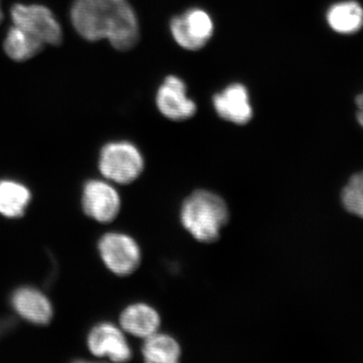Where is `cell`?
I'll return each mask as SVG.
<instances>
[{
  "instance_id": "obj_1",
  "label": "cell",
  "mask_w": 363,
  "mask_h": 363,
  "mask_svg": "<svg viewBox=\"0 0 363 363\" xmlns=\"http://www.w3.org/2000/svg\"><path fill=\"white\" fill-rule=\"evenodd\" d=\"M71 20L81 37L90 42L108 40L119 51L138 40V21L128 0H75Z\"/></svg>"
},
{
  "instance_id": "obj_2",
  "label": "cell",
  "mask_w": 363,
  "mask_h": 363,
  "mask_svg": "<svg viewBox=\"0 0 363 363\" xmlns=\"http://www.w3.org/2000/svg\"><path fill=\"white\" fill-rule=\"evenodd\" d=\"M182 225L200 242L218 240L229 219L226 202L220 196L207 190H198L181 207Z\"/></svg>"
},
{
  "instance_id": "obj_3",
  "label": "cell",
  "mask_w": 363,
  "mask_h": 363,
  "mask_svg": "<svg viewBox=\"0 0 363 363\" xmlns=\"http://www.w3.org/2000/svg\"><path fill=\"white\" fill-rule=\"evenodd\" d=\"M99 168L102 175L108 180L117 184H130L143 173L145 160L133 143L114 142L102 149Z\"/></svg>"
},
{
  "instance_id": "obj_4",
  "label": "cell",
  "mask_w": 363,
  "mask_h": 363,
  "mask_svg": "<svg viewBox=\"0 0 363 363\" xmlns=\"http://www.w3.org/2000/svg\"><path fill=\"white\" fill-rule=\"evenodd\" d=\"M13 26L44 44L58 45L63 40L61 26L49 9L38 4H16L11 9Z\"/></svg>"
},
{
  "instance_id": "obj_5",
  "label": "cell",
  "mask_w": 363,
  "mask_h": 363,
  "mask_svg": "<svg viewBox=\"0 0 363 363\" xmlns=\"http://www.w3.org/2000/svg\"><path fill=\"white\" fill-rule=\"evenodd\" d=\"M99 252L106 267L118 276L133 274L142 259L138 242L123 233L104 235L99 242Z\"/></svg>"
},
{
  "instance_id": "obj_6",
  "label": "cell",
  "mask_w": 363,
  "mask_h": 363,
  "mask_svg": "<svg viewBox=\"0 0 363 363\" xmlns=\"http://www.w3.org/2000/svg\"><path fill=\"white\" fill-rule=\"evenodd\" d=\"M172 35L184 49H202L213 35L214 23L211 16L200 9H192L171 21Z\"/></svg>"
},
{
  "instance_id": "obj_7",
  "label": "cell",
  "mask_w": 363,
  "mask_h": 363,
  "mask_svg": "<svg viewBox=\"0 0 363 363\" xmlns=\"http://www.w3.org/2000/svg\"><path fill=\"white\" fill-rule=\"evenodd\" d=\"M157 106L172 121H186L194 116L196 104L187 95L185 83L176 76L164 79L157 94Z\"/></svg>"
},
{
  "instance_id": "obj_8",
  "label": "cell",
  "mask_w": 363,
  "mask_h": 363,
  "mask_svg": "<svg viewBox=\"0 0 363 363\" xmlns=\"http://www.w3.org/2000/svg\"><path fill=\"white\" fill-rule=\"evenodd\" d=\"M121 201L116 189L104 181L86 184L83 207L91 218L99 222H111L121 211Z\"/></svg>"
},
{
  "instance_id": "obj_9",
  "label": "cell",
  "mask_w": 363,
  "mask_h": 363,
  "mask_svg": "<svg viewBox=\"0 0 363 363\" xmlns=\"http://www.w3.org/2000/svg\"><path fill=\"white\" fill-rule=\"evenodd\" d=\"M88 345L95 357H108L112 362H128L133 355L123 331L109 323L98 325L90 332Z\"/></svg>"
},
{
  "instance_id": "obj_10",
  "label": "cell",
  "mask_w": 363,
  "mask_h": 363,
  "mask_svg": "<svg viewBox=\"0 0 363 363\" xmlns=\"http://www.w3.org/2000/svg\"><path fill=\"white\" fill-rule=\"evenodd\" d=\"M215 111L224 121L245 124L252 119L250 95L245 86L233 84L213 97Z\"/></svg>"
},
{
  "instance_id": "obj_11",
  "label": "cell",
  "mask_w": 363,
  "mask_h": 363,
  "mask_svg": "<svg viewBox=\"0 0 363 363\" xmlns=\"http://www.w3.org/2000/svg\"><path fill=\"white\" fill-rule=\"evenodd\" d=\"M326 23L338 35H355L363 28V6L357 0H339L327 9Z\"/></svg>"
},
{
  "instance_id": "obj_12",
  "label": "cell",
  "mask_w": 363,
  "mask_h": 363,
  "mask_svg": "<svg viewBox=\"0 0 363 363\" xmlns=\"http://www.w3.org/2000/svg\"><path fill=\"white\" fill-rule=\"evenodd\" d=\"M121 326L126 333L145 339L160 330L161 317L152 306L136 303L124 310L121 316Z\"/></svg>"
},
{
  "instance_id": "obj_13",
  "label": "cell",
  "mask_w": 363,
  "mask_h": 363,
  "mask_svg": "<svg viewBox=\"0 0 363 363\" xmlns=\"http://www.w3.org/2000/svg\"><path fill=\"white\" fill-rule=\"evenodd\" d=\"M13 303L16 312L32 323H49L52 316L51 303L35 289H21L14 294Z\"/></svg>"
},
{
  "instance_id": "obj_14",
  "label": "cell",
  "mask_w": 363,
  "mask_h": 363,
  "mask_svg": "<svg viewBox=\"0 0 363 363\" xmlns=\"http://www.w3.org/2000/svg\"><path fill=\"white\" fill-rule=\"evenodd\" d=\"M142 353L145 362L150 363H176L182 355L178 341L160 331L145 339Z\"/></svg>"
},
{
  "instance_id": "obj_15",
  "label": "cell",
  "mask_w": 363,
  "mask_h": 363,
  "mask_svg": "<svg viewBox=\"0 0 363 363\" xmlns=\"http://www.w3.org/2000/svg\"><path fill=\"white\" fill-rule=\"evenodd\" d=\"M44 43L13 26L7 32L4 48L7 56L13 61L23 62L32 59L44 49Z\"/></svg>"
},
{
  "instance_id": "obj_16",
  "label": "cell",
  "mask_w": 363,
  "mask_h": 363,
  "mask_svg": "<svg viewBox=\"0 0 363 363\" xmlns=\"http://www.w3.org/2000/svg\"><path fill=\"white\" fill-rule=\"evenodd\" d=\"M30 200V193L21 184L0 182V214L6 217L21 216Z\"/></svg>"
},
{
  "instance_id": "obj_17",
  "label": "cell",
  "mask_w": 363,
  "mask_h": 363,
  "mask_svg": "<svg viewBox=\"0 0 363 363\" xmlns=\"http://www.w3.org/2000/svg\"><path fill=\"white\" fill-rule=\"evenodd\" d=\"M346 211L363 219V171L350 179L341 193Z\"/></svg>"
},
{
  "instance_id": "obj_18",
  "label": "cell",
  "mask_w": 363,
  "mask_h": 363,
  "mask_svg": "<svg viewBox=\"0 0 363 363\" xmlns=\"http://www.w3.org/2000/svg\"><path fill=\"white\" fill-rule=\"evenodd\" d=\"M355 106H357V123L363 128V92L355 98Z\"/></svg>"
},
{
  "instance_id": "obj_19",
  "label": "cell",
  "mask_w": 363,
  "mask_h": 363,
  "mask_svg": "<svg viewBox=\"0 0 363 363\" xmlns=\"http://www.w3.org/2000/svg\"><path fill=\"white\" fill-rule=\"evenodd\" d=\"M2 20H4V13H2L1 6H0V23H1Z\"/></svg>"
}]
</instances>
